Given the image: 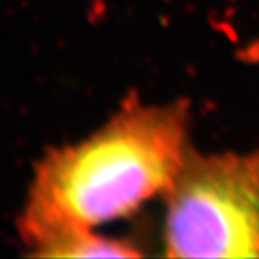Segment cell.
<instances>
[{"label":"cell","mask_w":259,"mask_h":259,"mask_svg":"<svg viewBox=\"0 0 259 259\" xmlns=\"http://www.w3.org/2000/svg\"><path fill=\"white\" fill-rule=\"evenodd\" d=\"M188 100L128 97L91 136L50 150L38 164L19 217L33 250L73 231L135 214L164 197L191 147Z\"/></svg>","instance_id":"1"},{"label":"cell","mask_w":259,"mask_h":259,"mask_svg":"<svg viewBox=\"0 0 259 259\" xmlns=\"http://www.w3.org/2000/svg\"><path fill=\"white\" fill-rule=\"evenodd\" d=\"M169 257H259V149L189 147L164 197Z\"/></svg>","instance_id":"2"},{"label":"cell","mask_w":259,"mask_h":259,"mask_svg":"<svg viewBox=\"0 0 259 259\" xmlns=\"http://www.w3.org/2000/svg\"><path fill=\"white\" fill-rule=\"evenodd\" d=\"M42 257H138L142 251L128 239H113L94 230L73 231L33 250Z\"/></svg>","instance_id":"3"},{"label":"cell","mask_w":259,"mask_h":259,"mask_svg":"<svg viewBox=\"0 0 259 259\" xmlns=\"http://www.w3.org/2000/svg\"><path fill=\"white\" fill-rule=\"evenodd\" d=\"M239 57L242 61H247L251 64H259V34L251 42H248L242 50H240Z\"/></svg>","instance_id":"4"}]
</instances>
